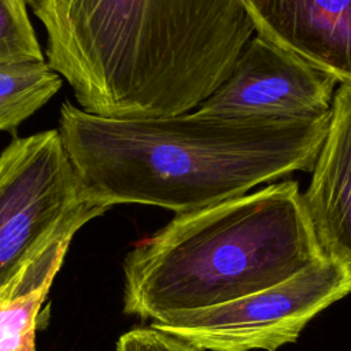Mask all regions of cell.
I'll use <instances>...</instances> for the list:
<instances>
[{"mask_svg": "<svg viewBox=\"0 0 351 351\" xmlns=\"http://www.w3.org/2000/svg\"><path fill=\"white\" fill-rule=\"evenodd\" d=\"M107 210L81 186L58 129L15 137L0 154V291Z\"/></svg>", "mask_w": 351, "mask_h": 351, "instance_id": "obj_4", "label": "cell"}, {"mask_svg": "<svg viewBox=\"0 0 351 351\" xmlns=\"http://www.w3.org/2000/svg\"><path fill=\"white\" fill-rule=\"evenodd\" d=\"M62 88L45 60L0 63V130H14Z\"/></svg>", "mask_w": 351, "mask_h": 351, "instance_id": "obj_10", "label": "cell"}, {"mask_svg": "<svg viewBox=\"0 0 351 351\" xmlns=\"http://www.w3.org/2000/svg\"><path fill=\"white\" fill-rule=\"evenodd\" d=\"M255 34L351 85V0H241Z\"/></svg>", "mask_w": 351, "mask_h": 351, "instance_id": "obj_7", "label": "cell"}, {"mask_svg": "<svg viewBox=\"0 0 351 351\" xmlns=\"http://www.w3.org/2000/svg\"><path fill=\"white\" fill-rule=\"evenodd\" d=\"M337 80L254 34L223 82L193 111L223 119H308L328 115Z\"/></svg>", "mask_w": 351, "mask_h": 351, "instance_id": "obj_6", "label": "cell"}, {"mask_svg": "<svg viewBox=\"0 0 351 351\" xmlns=\"http://www.w3.org/2000/svg\"><path fill=\"white\" fill-rule=\"evenodd\" d=\"M115 351H202L186 340L177 337L151 324L122 335Z\"/></svg>", "mask_w": 351, "mask_h": 351, "instance_id": "obj_12", "label": "cell"}, {"mask_svg": "<svg viewBox=\"0 0 351 351\" xmlns=\"http://www.w3.org/2000/svg\"><path fill=\"white\" fill-rule=\"evenodd\" d=\"M298 181L176 214L123 262V311L160 322L277 285L322 259Z\"/></svg>", "mask_w": 351, "mask_h": 351, "instance_id": "obj_3", "label": "cell"}, {"mask_svg": "<svg viewBox=\"0 0 351 351\" xmlns=\"http://www.w3.org/2000/svg\"><path fill=\"white\" fill-rule=\"evenodd\" d=\"M329 117L223 119L191 111L114 118L66 100L58 132L81 186L95 202L182 214L311 171Z\"/></svg>", "mask_w": 351, "mask_h": 351, "instance_id": "obj_2", "label": "cell"}, {"mask_svg": "<svg viewBox=\"0 0 351 351\" xmlns=\"http://www.w3.org/2000/svg\"><path fill=\"white\" fill-rule=\"evenodd\" d=\"M41 60L44 55L26 0H0V63Z\"/></svg>", "mask_w": 351, "mask_h": 351, "instance_id": "obj_11", "label": "cell"}, {"mask_svg": "<svg viewBox=\"0 0 351 351\" xmlns=\"http://www.w3.org/2000/svg\"><path fill=\"white\" fill-rule=\"evenodd\" d=\"M324 258L351 266V85L336 88L324 143L302 192Z\"/></svg>", "mask_w": 351, "mask_h": 351, "instance_id": "obj_8", "label": "cell"}, {"mask_svg": "<svg viewBox=\"0 0 351 351\" xmlns=\"http://www.w3.org/2000/svg\"><path fill=\"white\" fill-rule=\"evenodd\" d=\"M78 107L114 118L193 111L255 34L241 0H26Z\"/></svg>", "mask_w": 351, "mask_h": 351, "instance_id": "obj_1", "label": "cell"}, {"mask_svg": "<svg viewBox=\"0 0 351 351\" xmlns=\"http://www.w3.org/2000/svg\"><path fill=\"white\" fill-rule=\"evenodd\" d=\"M73 237L33 259L0 291V351H36V322Z\"/></svg>", "mask_w": 351, "mask_h": 351, "instance_id": "obj_9", "label": "cell"}, {"mask_svg": "<svg viewBox=\"0 0 351 351\" xmlns=\"http://www.w3.org/2000/svg\"><path fill=\"white\" fill-rule=\"evenodd\" d=\"M350 292L351 266L322 258L277 285L152 325L202 351H276Z\"/></svg>", "mask_w": 351, "mask_h": 351, "instance_id": "obj_5", "label": "cell"}]
</instances>
